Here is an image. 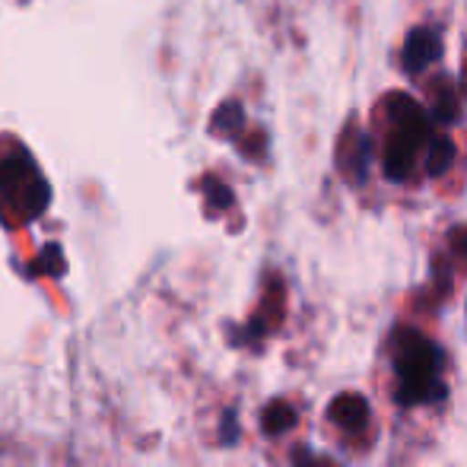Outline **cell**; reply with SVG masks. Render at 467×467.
Listing matches in <instances>:
<instances>
[{"label":"cell","mask_w":467,"mask_h":467,"mask_svg":"<svg viewBox=\"0 0 467 467\" xmlns=\"http://www.w3.org/2000/svg\"><path fill=\"white\" fill-rule=\"evenodd\" d=\"M391 359L394 375H398V404L420 407V404H436L445 398V381H442V350L432 344L426 334L410 331V327H398L391 337Z\"/></svg>","instance_id":"1"},{"label":"cell","mask_w":467,"mask_h":467,"mask_svg":"<svg viewBox=\"0 0 467 467\" xmlns=\"http://www.w3.org/2000/svg\"><path fill=\"white\" fill-rule=\"evenodd\" d=\"M388 118L398 121L391 140L385 150V175L391 182H404L413 172V162L423 147L432 140V121L417 102H410L404 93H394L388 102Z\"/></svg>","instance_id":"2"},{"label":"cell","mask_w":467,"mask_h":467,"mask_svg":"<svg viewBox=\"0 0 467 467\" xmlns=\"http://www.w3.org/2000/svg\"><path fill=\"white\" fill-rule=\"evenodd\" d=\"M0 207L19 223L36 220L48 207V182L38 175L23 147L0 160Z\"/></svg>","instance_id":"3"},{"label":"cell","mask_w":467,"mask_h":467,"mask_svg":"<svg viewBox=\"0 0 467 467\" xmlns=\"http://www.w3.org/2000/svg\"><path fill=\"white\" fill-rule=\"evenodd\" d=\"M439 55H442V45H439L436 29H430V26H420V29H413L410 36H407V45H404V55H400V61H404L407 74H423L430 64L439 61Z\"/></svg>","instance_id":"4"},{"label":"cell","mask_w":467,"mask_h":467,"mask_svg":"<svg viewBox=\"0 0 467 467\" xmlns=\"http://www.w3.org/2000/svg\"><path fill=\"white\" fill-rule=\"evenodd\" d=\"M327 417L340 426L344 432H363L369 423V404L359 394H340L337 400H331L327 407Z\"/></svg>","instance_id":"5"},{"label":"cell","mask_w":467,"mask_h":467,"mask_svg":"<svg viewBox=\"0 0 467 467\" xmlns=\"http://www.w3.org/2000/svg\"><path fill=\"white\" fill-rule=\"evenodd\" d=\"M451 162H455V143L449 137H432L430 147H426V172L445 175Z\"/></svg>","instance_id":"6"},{"label":"cell","mask_w":467,"mask_h":467,"mask_svg":"<svg viewBox=\"0 0 467 467\" xmlns=\"http://www.w3.org/2000/svg\"><path fill=\"white\" fill-rule=\"evenodd\" d=\"M296 410L286 404V400H274V404H267L265 417H261V426H265L267 436H283L286 430H293L296 426Z\"/></svg>","instance_id":"7"},{"label":"cell","mask_w":467,"mask_h":467,"mask_svg":"<svg viewBox=\"0 0 467 467\" xmlns=\"http://www.w3.org/2000/svg\"><path fill=\"white\" fill-rule=\"evenodd\" d=\"M293 467H331V462H327V458H318L315 451H308V449H296Z\"/></svg>","instance_id":"8"},{"label":"cell","mask_w":467,"mask_h":467,"mask_svg":"<svg viewBox=\"0 0 467 467\" xmlns=\"http://www.w3.org/2000/svg\"><path fill=\"white\" fill-rule=\"evenodd\" d=\"M235 436H239V423H235V413L226 410V417H223V442H235Z\"/></svg>","instance_id":"9"},{"label":"cell","mask_w":467,"mask_h":467,"mask_svg":"<svg viewBox=\"0 0 467 467\" xmlns=\"http://www.w3.org/2000/svg\"><path fill=\"white\" fill-rule=\"evenodd\" d=\"M455 245L467 254V233H455Z\"/></svg>","instance_id":"10"}]
</instances>
